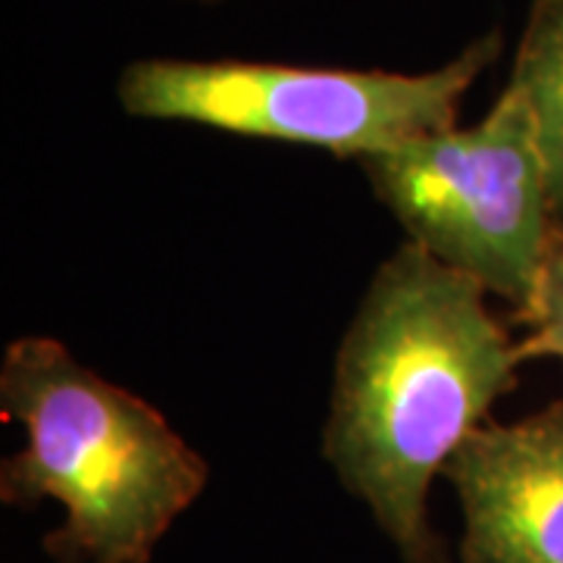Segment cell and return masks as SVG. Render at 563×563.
<instances>
[{"mask_svg":"<svg viewBox=\"0 0 563 563\" xmlns=\"http://www.w3.org/2000/svg\"><path fill=\"white\" fill-rule=\"evenodd\" d=\"M0 410L25 432L22 451L0 463V501L63 507L41 542L51 563H151L210 483L207 461L161 410L57 339L7 344Z\"/></svg>","mask_w":563,"mask_h":563,"instance_id":"obj_2","label":"cell"},{"mask_svg":"<svg viewBox=\"0 0 563 563\" xmlns=\"http://www.w3.org/2000/svg\"><path fill=\"white\" fill-rule=\"evenodd\" d=\"M207 3H213V0H207Z\"/></svg>","mask_w":563,"mask_h":563,"instance_id":"obj_8","label":"cell"},{"mask_svg":"<svg viewBox=\"0 0 563 563\" xmlns=\"http://www.w3.org/2000/svg\"><path fill=\"white\" fill-rule=\"evenodd\" d=\"M444 479L461 504V563H563V398L485 422Z\"/></svg>","mask_w":563,"mask_h":563,"instance_id":"obj_5","label":"cell"},{"mask_svg":"<svg viewBox=\"0 0 563 563\" xmlns=\"http://www.w3.org/2000/svg\"><path fill=\"white\" fill-rule=\"evenodd\" d=\"M479 282L404 242L379 263L335 351L322 457L404 563H451L429 488L529 361Z\"/></svg>","mask_w":563,"mask_h":563,"instance_id":"obj_1","label":"cell"},{"mask_svg":"<svg viewBox=\"0 0 563 563\" xmlns=\"http://www.w3.org/2000/svg\"><path fill=\"white\" fill-rule=\"evenodd\" d=\"M501 29L432 73L257 60H135L117 98L135 120L191 122L363 161L457 125L466 91L501 57Z\"/></svg>","mask_w":563,"mask_h":563,"instance_id":"obj_3","label":"cell"},{"mask_svg":"<svg viewBox=\"0 0 563 563\" xmlns=\"http://www.w3.org/2000/svg\"><path fill=\"white\" fill-rule=\"evenodd\" d=\"M517 320L529 329L526 357H554L563 363V235L548 257L532 301L517 313Z\"/></svg>","mask_w":563,"mask_h":563,"instance_id":"obj_7","label":"cell"},{"mask_svg":"<svg viewBox=\"0 0 563 563\" xmlns=\"http://www.w3.org/2000/svg\"><path fill=\"white\" fill-rule=\"evenodd\" d=\"M507 85L532 117L551 207L563 229V0H532Z\"/></svg>","mask_w":563,"mask_h":563,"instance_id":"obj_6","label":"cell"},{"mask_svg":"<svg viewBox=\"0 0 563 563\" xmlns=\"http://www.w3.org/2000/svg\"><path fill=\"white\" fill-rule=\"evenodd\" d=\"M357 163L407 242L517 313L532 301L563 229L532 117L510 85L476 125L420 135Z\"/></svg>","mask_w":563,"mask_h":563,"instance_id":"obj_4","label":"cell"}]
</instances>
